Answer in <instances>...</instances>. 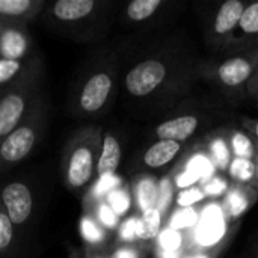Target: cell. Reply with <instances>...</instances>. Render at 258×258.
<instances>
[{"instance_id":"cell-18","label":"cell","mask_w":258,"mask_h":258,"mask_svg":"<svg viewBox=\"0 0 258 258\" xmlns=\"http://www.w3.org/2000/svg\"><path fill=\"white\" fill-rule=\"evenodd\" d=\"M258 198L257 190L254 187L240 186V184H231L225 201H224V210L228 218L239 219Z\"/></svg>"},{"instance_id":"cell-29","label":"cell","mask_w":258,"mask_h":258,"mask_svg":"<svg viewBox=\"0 0 258 258\" xmlns=\"http://www.w3.org/2000/svg\"><path fill=\"white\" fill-rule=\"evenodd\" d=\"M254 165H255V184H254V189L257 190L258 194V150L257 154H255V159H254Z\"/></svg>"},{"instance_id":"cell-2","label":"cell","mask_w":258,"mask_h":258,"mask_svg":"<svg viewBox=\"0 0 258 258\" xmlns=\"http://www.w3.org/2000/svg\"><path fill=\"white\" fill-rule=\"evenodd\" d=\"M121 53L101 47L76 71L68 86L67 113L76 121H94L109 113L119 95Z\"/></svg>"},{"instance_id":"cell-8","label":"cell","mask_w":258,"mask_h":258,"mask_svg":"<svg viewBox=\"0 0 258 258\" xmlns=\"http://www.w3.org/2000/svg\"><path fill=\"white\" fill-rule=\"evenodd\" d=\"M50 95L45 91L17 128L0 139V168L3 172L29 159L39 147L50 125Z\"/></svg>"},{"instance_id":"cell-6","label":"cell","mask_w":258,"mask_h":258,"mask_svg":"<svg viewBox=\"0 0 258 258\" xmlns=\"http://www.w3.org/2000/svg\"><path fill=\"white\" fill-rule=\"evenodd\" d=\"M104 128L86 124L74 130L67 139L60 156V177L74 195H83L97 178Z\"/></svg>"},{"instance_id":"cell-14","label":"cell","mask_w":258,"mask_h":258,"mask_svg":"<svg viewBox=\"0 0 258 258\" xmlns=\"http://www.w3.org/2000/svg\"><path fill=\"white\" fill-rule=\"evenodd\" d=\"M122 154H124L122 132L116 128H104L98 169H97V180L113 175L121 165Z\"/></svg>"},{"instance_id":"cell-28","label":"cell","mask_w":258,"mask_h":258,"mask_svg":"<svg viewBox=\"0 0 258 258\" xmlns=\"http://www.w3.org/2000/svg\"><path fill=\"white\" fill-rule=\"evenodd\" d=\"M248 98L258 104V65L248 85Z\"/></svg>"},{"instance_id":"cell-12","label":"cell","mask_w":258,"mask_h":258,"mask_svg":"<svg viewBox=\"0 0 258 258\" xmlns=\"http://www.w3.org/2000/svg\"><path fill=\"white\" fill-rule=\"evenodd\" d=\"M35 53L26 24L0 20V59L26 60Z\"/></svg>"},{"instance_id":"cell-7","label":"cell","mask_w":258,"mask_h":258,"mask_svg":"<svg viewBox=\"0 0 258 258\" xmlns=\"http://www.w3.org/2000/svg\"><path fill=\"white\" fill-rule=\"evenodd\" d=\"M45 91V63L36 51L23 74L0 89V139L17 128Z\"/></svg>"},{"instance_id":"cell-3","label":"cell","mask_w":258,"mask_h":258,"mask_svg":"<svg viewBox=\"0 0 258 258\" xmlns=\"http://www.w3.org/2000/svg\"><path fill=\"white\" fill-rule=\"evenodd\" d=\"M115 14L116 3L110 0H54L47 3L39 21L57 38L95 44L109 35Z\"/></svg>"},{"instance_id":"cell-22","label":"cell","mask_w":258,"mask_h":258,"mask_svg":"<svg viewBox=\"0 0 258 258\" xmlns=\"http://www.w3.org/2000/svg\"><path fill=\"white\" fill-rule=\"evenodd\" d=\"M228 175L234 184L240 186H248L254 187L255 184V165L254 160H246V159H233Z\"/></svg>"},{"instance_id":"cell-17","label":"cell","mask_w":258,"mask_h":258,"mask_svg":"<svg viewBox=\"0 0 258 258\" xmlns=\"http://www.w3.org/2000/svg\"><path fill=\"white\" fill-rule=\"evenodd\" d=\"M230 150L233 153V157L236 159H246V160H254L257 154L258 144L252 139V136L242 127L236 125H222L221 127Z\"/></svg>"},{"instance_id":"cell-15","label":"cell","mask_w":258,"mask_h":258,"mask_svg":"<svg viewBox=\"0 0 258 258\" xmlns=\"http://www.w3.org/2000/svg\"><path fill=\"white\" fill-rule=\"evenodd\" d=\"M47 3L45 0H0V20L29 26L39 20Z\"/></svg>"},{"instance_id":"cell-24","label":"cell","mask_w":258,"mask_h":258,"mask_svg":"<svg viewBox=\"0 0 258 258\" xmlns=\"http://www.w3.org/2000/svg\"><path fill=\"white\" fill-rule=\"evenodd\" d=\"M112 258H147V249L144 243L136 242H121L112 252Z\"/></svg>"},{"instance_id":"cell-4","label":"cell","mask_w":258,"mask_h":258,"mask_svg":"<svg viewBox=\"0 0 258 258\" xmlns=\"http://www.w3.org/2000/svg\"><path fill=\"white\" fill-rule=\"evenodd\" d=\"M258 65V48L228 51L203 57L200 77L210 85L231 109H239L248 98V85Z\"/></svg>"},{"instance_id":"cell-19","label":"cell","mask_w":258,"mask_h":258,"mask_svg":"<svg viewBox=\"0 0 258 258\" xmlns=\"http://www.w3.org/2000/svg\"><path fill=\"white\" fill-rule=\"evenodd\" d=\"M203 141L206 144L207 154L210 156L212 162L218 166V169L228 172L230 165H231L234 157H233V153L230 150V145H228L221 127L210 132L209 135L203 136Z\"/></svg>"},{"instance_id":"cell-16","label":"cell","mask_w":258,"mask_h":258,"mask_svg":"<svg viewBox=\"0 0 258 258\" xmlns=\"http://www.w3.org/2000/svg\"><path fill=\"white\" fill-rule=\"evenodd\" d=\"M249 48H258V2L248 3L240 18L234 36V44L230 51Z\"/></svg>"},{"instance_id":"cell-9","label":"cell","mask_w":258,"mask_h":258,"mask_svg":"<svg viewBox=\"0 0 258 258\" xmlns=\"http://www.w3.org/2000/svg\"><path fill=\"white\" fill-rule=\"evenodd\" d=\"M183 9V3L171 0H132L116 5L115 18L128 32L150 35L166 29Z\"/></svg>"},{"instance_id":"cell-30","label":"cell","mask_w":258,"mask_h":258,"mask_svg":"<svg viewBox=\"0 0 258 258\" xmlns=\"http://www.w3.org/2000/svg\"><path fill=\"white\" fill-rule=\"evenodd\" d=\"M252 258H258V239L257 242H255V246H254V255Z\"/></svg>"},{"instance_id":"cell-5","label":"cell","mask_w":258,"mask_h":258,"mask_svg":"<svg viewBox=\"0 0 258 258\" xmlns=\"http://www.w3.org/2000/svg\"><path fill=\"white\" fill-rule=\"evenodd\" d=\"M230 109L231 107L222 100L194 101L186 98L154 125L151 136L154 141L166 139L186 145L200 135L206 136L210 132L227 125Z\"/></svg>"},{"instance_id":"cell-25","label":"cell","mask_w":258,"mask_h":258,"mask_svg":"<svg viewBox=\"0 0 258 258\" xmlns=\"http://www.w3.org/2000/svg\"><path fill=\"white\" fill-rule=\"evenodd\" d=\"M85 258H112V252L98 245H88L85 249Z\"/></svg>"},{"instance_id":"cell-26","label":"cell","mask_w":258,"mask_h":258,"mask_svg":"<svg viewBox=\"0 0 258 258\" xmlns=\"http://www.w3.org/2000/svg\"><path fill=\"white\" fill-rule=\"evenodd\" d=\"M240 125L252 136V139L258 144V118H242Z\"/></svg>"},{"instance_id":"cell-27","label":"cell","mask_w":258,"mask_h":258,"mask_svg":"<svg viewBox=\"0 0 258 258\" xmlns=\"http://www.w3.org/2000/svg\"><path fill=\"white\" fill-rule=\"evenodd\" d=\"M219 255V248L213 246V248H206V249H198V251H192L184 258H216Z\"/></svg>"},{"instance_id":"cell-21","label":"cell","mask_w":258,"mask_h":258,"mask_svg":"<svg viewBox=\"0 0 258 258\" xmlns=\"http://www.w3.org/2000/svg\"><path fill=\"white\" fill-rule=\"evenodd\" d=\"M162 227V215L157 207H150L142 212L138 219L136 236L141 242H151L157 237Z\"/></svg>"},{"instance_id":"cell-20","label":"cell","mask_w":258,"mask_h":258,"mask_svg":"<svg viewBox=\"0 0 258 258\" xmlns=\"http://www.w3.org/2000/svg\"><path fill=\"white\" fill-rule=\"evenodd\" d=\"M21 240L8 213L0 206V258L21 257Z\"/></svg>"},{"instance_id":"cell-1","label":"cell","mask_w":258,"mask_h":258,"mask_svg":"<svg viewBox=\"0 0 258 258\" xmlns=\"http://www.w3.org/2000/svg\"><path fill=\"white\" fill-rule=\"evenodd\" d=\"M200 56L192 39L174 30L121 56L119 95L139 116H165L184 101L201 80Z\"/></svg>"},{"instance_id":"cell-10","label":"cell","mask_w":258,"mask_h":258,"mask_svg":"<svg viewBox=\"0 0 258 258\" xmlns=\"http://www.w3.org/2000/svg\"><path fill=\"white\" fill-rule=\"evenodd\" d=\"M246 6L248 3L245 0H227L209 15L207 21H204L203 38L213 54H224L231 50Z\"/></svg>"},{"instance_id":"cell-23","label":"cell","mask_w":258,"mask_h":258,"mask_svg":"<svg viewBox=\"0 0 258 258\" xmlns=\"http://www.w3.org/2000/svg\"><path fill=\"white\" fill-rule=\"evenodd\" d=\"M30 57L26 60H9V59H0V89L6 88L12 82H15L23 71L26 70Z\"/></svg>"},{"instance_id":"cell-13","label":"cell","mask_w":258,"mask_h":258,"mask_svg":"<svg viewBox=\"0 0 258 258\" xmlns=\"http://www.w3.org/2000/svg\"><path fill=\"white\" fill-rule=\"evenodd\" d=\"M184 144L166 139H156L138 157L141 171H160L174 162L183 151Z\"/></svg>"},{"instance_id":"cell-11","label":"cell","mask_w":258,"mask_h":258,"mask_svg":"<svg viewBox=\"0 0 258 258\" xmlns=\"http://www.w3.org/2000/svg\"><path fill=\"white\" fill-rule=\"evenodd\" d=\"M2 207L21 237L36 222L39 195L36 186L27 180H12L2 190ZM23 242V240H21Z\"/></svg>"}]
</instances>
